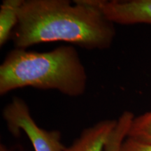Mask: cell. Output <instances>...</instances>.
Wrapping results in <instances>:
<instances>
[{
  "instance_id": "6da1fadb",
  "label": "cell",
  "mask_w": 151,
  "mask_h": 151,
  "mask_svg": "<svg viewBox=\"0 0 151 151\" xmlns=\"http://www.w3.org/2000/svg\"><path fill=\"white\" fill-rule=\"evenodd\" d=\"M116 35L115 24L89 0H23L12 36L15 48L66 42L86 50H106Z\"/></svg>"
},
{
  "instance_id": "52a82bcc",
  "label": "cell",
  "mask_w": 151,
  "mask_h": 151,
  "mask_svg": "<svg viewBox=\"0 0 151 151\" xmlns=\"http://www.w3.org/2000/svg\"><path fill=\"white\" fill-rule=\"evenodd\" d=\"M134 115L128 111H124L117 119V124L107 141L105 151H120L123 141L128 136V132Z\"/></svg>"
},
{
  "instance_id": "8992f818",
  "label": "cell",
  "mask_w": 151,
  "mask_h": 151,
  "mask_svg": "<svg viewBox=\"0 0 151 151\" xmlns=\"http://www.w3.org/2000/svg\"><path fill=\"white\" fill-rule=\"evenodd\" d=\"M23 0H3L0 5V46L12 39L19 22Z\"/></svg>"
},
{
  "instance_id": "9c48e42d",
  "label": "cell",
  "mask_w": 151,
  "mask_h": 151,
  "mask_svg": "<svg viewBox=\"0 0 151 151\" xmlns=\"http://www.w3.org/2000/svg\"><path fill=\"white\" fill-rule=\"evenodd\" d=\"M120 151H151V143L127 137L122 143Z\"/></svg>"
},
{
  "instance_id": "ba28073f",
  "label": "cell",
  "mask_w": 151,
  "mask_h": 151,
  "mask_svg": "<svg viewBox=\"0 0 151 151\" xmlns=\"http://www.w3.org/2000/svg\"><path fill=\"white\" fill-rule=\"evenodd\" d=\"M127 137L151 143V111L134 117Z\"/></svg>"
},
{
  "instance_id": "277c9868",
  "label": "cell",
  "mask_w": 151,
  "mask_h": 151,
  "mask_svg": "<svg viewBox=\"0 0 151 151\" xmlns=\"http://www.w3.org/2000/svg\"><path fill=\"white\" fill-rule=\"evenodd\" d=\"M89 1L114 24H151V0Z\"/></svg>"
},
{
  "instance_id": "30bf717a",
  "label": "cell",
  "mask_w": 151,
  "mask_h": 151,
  "mask_svg": "<svg viewBox=\"0 0 151 151\" xmlns=\"http://www.w3.org/2000/svg\"><path fill=\"white\" fill-rule=\"evenodd\" d=\"M0 151H14V150L8 148V147L6 146V145L3 144V143H1L0 144Z\"/></svg>"
},
{
  "instance_id": "7a4b0ae2",
  "label": "cell",
  "mask_w": 151,
  "mask_h": 151,
  "mask_svg": "<svg viewBox=\"0 0 151 151\" xmlns=\"http://www.w3.org/2000/svg\"><path fill=\"white\" fill-rule=\"evenodd\" d=\"M88 74L78 50L60 46L46 52L14 48L0 65V95L23 88L54 90L68 97L83 95Z\"/></svg>"
},
{
  "instance_id": "3957f363",
  "label": "cell",
  "mask_w": 151,
  "mask_h": 151,
  "mask_svg": "<svg viewBox=\"0 0 151 151\" xmlns=\"http://www.w3.org/2000/svg\"><path fill=\"white\" fill-rule=\"evenodd\" d=\"M2 117L11 134L18 137L24 132L35 151H63L61 132L39 127L32 116L27 104L22 98L14 97L4 107Z\"/></svg>"
},
{
  "instance_id": "5b68a950",
  "label": "cell",
  "mask_w": 151,
  "mask_h": 151,
  "mask_svg": "<svg viewBox=\"0 0 151 151\" xmlns=\"http://www.w3.org/2000/svg\"><path fill=\"white\" fill-rule=\"evenodd\" d=\"M117 120H103L83 129L71 146L63 151H105Z\"/></svg>"
}]
</instances>
